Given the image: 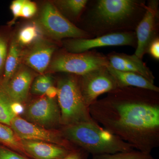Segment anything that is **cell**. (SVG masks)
<instances>
[{
    "instance_id": "cell-31",
    "label": "cell",
    "mask_w": 159,
    "mask_h": 159,
    "mask_svg": "<svg viewBox=\"0 0 159 159\" xmlns=\"http://www.w3.org/2000/svg\"><path fill=\"white\" fill-rule=\"evenodd\" d=\"M57 89L56 87L52 85L49 87L46 91L45 95L46 97L51 99H55L57 97Z\"/></svg>"
},
{
    "instance_id": "cell-23",
    "label": "cell",
    "mask_w": 159,
    "mask_h": 159,
    "mask_svg": "<svg viewBox=\"0 0 159 159\" xmlns=\"http://www.w3.org/2000/svg\"><path fill=\"white\" fill-rule=\"evenodd\" d=\"M53 83L51 76L42 74L33 80L31 87V93L40 97L44 95L48 89L53 85Z\"/></svg>"
},
{
    "instance_id": "cell-21",
    "label": "cell",
    "mask_w": 159,
    "mask_h": 159,
    "mask_svg": "<svg viewBox=\"0 0 159 159\" xmlns=\"http://www.w3.org/2000/svg\"><path fill=\"white\" fill-rule=\"evenodd\" d=\"M88 3L87 0H62L57 2L60 8L70 16H79Z\"/></svg>"
},
{
    "instance_id": "cell-17",
    "label": "cell",
    "mask_w": 159,
    "mask_h": 159,
    "mask_svg": "<svg viewBox=\"0 0 159 159\" xmlns=\"http://www.w3.org/2000/svg\"><path fill=\"white\" fill-rule=\"evenodd\" d=\"M21 54L19 44L16 41L12 40L9 47L3 77L0 80L3 85L9 81L18 69Z\"/></svg>"
},
{
    "instance_id": "cell-30",
    "label": "cell",
    "mask_w": 159,
    "mask_h": 159,
    "mask_svg": "<svg viewBox=\"0 0 159 159\" xmlns=\"http://www.w3.org/2000/svg\"><path fill=\"white\" fill-rule=\"evenodd\" d=\"M11 110L15 116H21L25 111V105L20 102L13 101L11 103Z\"/></svg>"
},
{
    "instance_id": "cell-8",
    "label": "cell",
    "mask_w": 159,
    "mask_h": 159,
    "mask_svg": "<svg viewBox=\"0 0 159 159\" xmlns=\"http://www.w3.org/2000/svg\"><path fill=\"white\" fill-rule=\"evenodd\" d=\"M64 45L67 52L80 54L95 48L108 46L136 48L137 38L135 31L116 32L92 38L71 39L64 42Z\"/></svg>"
},
{
    "instance_id": "cell-20",
    "label": "cell",
    "mask_w": 159,
    "mask_h": 159,
    "mask_svg": "<svg viewBox=\"0 0 159 159\" xmlns=\"http://www.w3.org/2000/svg\"><path fill=\"white\" fill-rule=\"evenodd\" d=\"M13 101L0 81V122L9 126L11 120L16 117L11 110V103Z\"/></svg>"
},
{
    "instance_id": "cell-2",
    "label": "cell",
    "mask_w": 159,
    "mask_h": 159,
    "mask_svg": "<svg viewBox=\"0 0 159 159\" xmlns=\"http://www.w3.org/2000/svg\"><path fill=\"white\" fill-rule=\"evenodd\" d=\"M89 7L87 33L93 37L134 31L145 14V1L98 0Z\"/></svg>"
},
{
    "instance_id": "cell-22",
    "label": "cell",
    "mask_w": 159,
    "mask_h": 159,
    "mask_svg": "<svg viewBox=\"0 0 159 159\" xmlns=\"http://www.w3.org/2000/svg\"><path fill=\"white\" fill-rule=\"evenodd\" d=\"M92 159H155L151 153L134 150L126 152L93 156Z\"/></svg>"
},
{
    "instance_id": "cell-11",
    "label": "cell",
    "mask_w": 159,
    "mask_h": 159,
    "mask_svg": "<svg viewBox=\"0 0 159 159\" xmlns=\"http://www.w3.org/2000/svg\"><path fill=\"white\" fill-rule=\"evenodd\" d=\"M159 1L150 0L146 5V10L136 28L137 47L135 55L142 59L148 46L157 36L159 27Z\"/></svg>"
},
{
    "instance_id": "cell-10",
    "label": "cell",
    "mask_w": 159,
    "mask_h": 159,
    "mask_svg": "<svg viewBox=\"0 0 159 159\" xmlns=\"http://www.w3.org/2000/svg\"><path fill=\"white\" fill-rule=\"evenodd\" d=\"M10 127L20 140L53 143L70 150L78 148L63 137L60 129H48L28 122L20 116L11 120Z\"/></svg>"
},
{
    "instance_id": "cell-16",
    "label": "cell",
    "mask_w": 159,
    "mask_h": 159,
    "mask_svg": "<svg viewBox=\"0 0 159 159\" xmlns=\"http://www.w3.org/2000/svg\"><path fill=\"white\" fill-rule=\"evenodd\" d=\"M109 72L116 80L118 88L134 87L159 92V88L140 74L118 70L107 66Z\"/></svg>"
},
{
    "instance_id": "cell-4",
    "label": "cell",
    "mask_w": 159,
    "mask_h": 159,
    "mask_svg": "<svg viewBox=\"0 0 159 159\" xmlns=\"http://www.w3.org/2000/svg\"><path fill=\"white\" fill-rule=\"evenodd\" d=\"M56 87L61 127L95 122L83 97L79 76L68 74L58 79Z\"/></svg>"
},
{
    "instance_id": "cell-5",
    "label": "cell",
    "mask_w": 159,
    "mask_h": 159,
    "mask_svg": "<svg viewBox=\"0 0 159 159\" xmlns=\"http://www.w3.org/2000/svg\"><path fill=\"white\" fill-rule=\"evenodd\" d=\"M109 65L107 56L97 51L80 54L67 53L58 55L51 62L50 70L80 76L89 72Z\"/></svg>"
},
{
    "instance_id": "cell-25",
    "label": "cell",
    "mask_w": 159,
    "mask_h": 159,
    "mask_svg": "<svg viewBox=\"0 0 159 159\" xmlns=\"http://www.w3.org/2000/svg\"><path fill=\"white\" fill-rule=\"evenodd\" d=\"M0 159H32L0 145Z\"/></svg>"
},
{
    "instance_id": "cell-7",
    "label": "cell",
    "mask_w": 159,
    "mask_h": 159,
    "mask_svg": "<svg viewBox=\"0 0 159 159\" xmlns=\"http://www.w3.org/2000/svg\"><path fill=\"white\" fill-rule=\"evenodd\" d=\"M21 117L28 122L48 129H59L61 127L57 100L45 95L26 103Z\"/></svg>"
},
{
    "instance_id": "cell-9",
    "label": "cell",
    "mask_w": 159,
    "mask_h": 159,
    "mask_svg": "<svg viewBox=\"0 0 159 159\" xmlns=\"http://www.w3.org/2000/svg\"><path fill=\"white\" fill-rule=\"evenodd\" d=\"M107 66L79 76L80 91L86 105L89 107L97 101L100 95L108 93L119 88Z\"/></svg>"
},
{
    "instance_id": "cell-3",
    "label": "cell",
    "mask_w": 159,
    "mask_h": 159,
    "mask_svg": "<svg viewBox=\"0 0 159 159\" xmlns=\"http://www.w3.org/2000/svg\"><path fill=\"white\" fill-rule=\"evenodd\" d=\"M63 137L93 156L126 152L134 150L130 144L113 134L96 122L63 126Z\"/></svg>"
},
{
    "instance_id": "cell-13",
    "label": "cell",
    "mask_w": 159,
    "mask_h": 159,
    "mask_svg": "<svg viewBox=\"0 0 159 159\" xmlns=\"http://www.w3.org/2000/svg\"><path fill=\"white\" fill-rule=\"evenodd\" d=\"M107 57L109 66L112 68L118 70L137 73L154 84L155 77L152 72L142 59L134 54L129 55L113 52L108 54Z\"/></svg>"
},
{
    "instance_id": "cell-26",
    "label": "cell",
    "mask_w": 159,
    "mask_h": 159,
    "mask_svg": "<svg viewBox=\"0 0 159 159\" xmlns=\"http://www.w3.org/2000/svg\"><path fill=\"white\" fill-rule=\"evenodd\" d=\"M37 8L35 3L30 1L25 0L20 17L30 18L33 17L37 11Z\"/></svg>"
},
{
    "instance_id": "cell-1",
    "label": "cell",
    "mask_w": 159,
    "mask_h": 159,
    "mask_svg": "<svg viewBox=\"0 0 159 159\" xmlns=\"http://www.w3.org/2000/svg\"><path fill=\"white\" fill-rule=\"evenodd\" d=\"M102 128L146 153L159 146V92L118 88L89 107Z\"/></svg>"
},
{
    "instance_id": "cell-19",
    "label": "cell",
    "mask_w": 159,
    "mask_h": 159,
    "mask_svg": "<svg viewBox=\"0 0 159 159\" xmlns=\"http://www.w3.org/2000/svg\"><path fill=\"white\" fill-rule=\"evenodd\" d=\"M41 27L35 23H30L24 26L19 32L18 43L22 46H31L42 39Z\"/></svg>"
},
{
    "instance_id": "cell-14",
    "label": "cell",
    "mask_w": 159,
    "mask_h": 159,
    "mask_svg": "<svg viewBox=\"0 0 159 159\" xmlns=\"http://www.w3.org/2000/svg\"><path fill=\"white\" fill-rule=\"evenodd\" d=\"M34 78V74L30 70L25 66L20 67L6 84H2L13 101L25 105Z\"/></svg>"
},
{
    "instance_id": "cell-27",
    "label": "cell",
    "mask_w": 159,
    "mask_h": 159,
    "mask_svg": "<svg viewBox=\"0 0 159 159\" xmlns=\"http://www.w3.org/2000/svg\"><path fill=\"white\" fill-rule=\"evenodd\" d=\"M24 2L25 0H15L11 2L10 8L13 15V20L9 23L10 25L14 24L18 18L20 17V16L21 11Z\"/></svg>"
},
{
    "instance_id": "cell-15",
    "label": "cell",
    "mask_w": 159,
    "mask_h": 159,
    "mask_svg": "<svg viewBox=\"0 0 159 159\" xmlns=\"http://www.w3.org/2000/svg\"><path fill=\"white\" fill-rule=\"evenodd\" d=\"M24 150L32 159H61L71 151L65 147L49 142L21 140Z\"/></svg>"
},
{
    "instance_id": "cell-18",
    "label": "cell",
    "mask_w": 159,
    "mask_h": 159,
    "mask_svg": "<svg viewBox=\"0 0 159 159\" xmlns=\"http://www.w3.org/2000/svg\"><path fill=\"white\" fill-rule=\"evenodd\" d=\"M0 145L28 157L21 143V140L10 126L0 122ZM30 158V157H29Z\"/></svg>"
},
{
    "instance_id": "cell-28",
    "label": "cell",
    "mask_w": 159,
    "mask_h": 159,
    "mask_svg": "<svg viewBox=\"0 0 159 159\" xmlns=\"http://www.w3.org/2000/svg\"><path fill=\"white\" fill-rule=\"evenodd\" d=\"M89 155L88 152L78 148L71 151L67 155L61 159H89Z\"/></svg>"
},
{
    "instance_id": "cell-6",
    "label": "cell",
    "mask_w": 159,
    "mask_h": 159,
    "mask_svg": "<svg viewBox=\"0 0 159 159\" xmlns=\"http://www.w3.org/2000/svg\"><path fill=\"white\" fill-rule=\"evenodd\" d=\"M40 26L56 39L92 38L91 35L71 22L50 3L45 5L40 18Z\"/></svg>"
},
{
    "instance_id": "cell-24",
    "label": "cell",
    "mask_w": 159,
    "mask_h": 159,
    "mask_svg": "<svg viewBox=\"0 0 159 159\" xmlns=\"http://www.w3.org/2000/svg\"><path fill=\"white\" fill-rule=\"evenodd\" d=\"M4 29H0V80L4 74L8 50V37Z\"/></svg>"
},
{
    "instance_id": "cell-29",
    "label": "cell",
    "mask_w": 159,
    "mask_h": 159,
    "mask_svg": "<svg viewBox=\"0 0 159 159\" xmlns=\"http://www.w3.org/2000/svg\"><path fill=\"white\" fill-rule=\"evenodd\" d=\"M147 53H149L154 59L159 60V38L157 37L153 40L150 44L147 51Z\"/></svg>"
},
{
    "instance_id": "cell-12",
    "label": "cell",
    "mask_w": 159,
    "mask_h": 159,
    "mask_svg": "<svg viewBox=\"0 0 159 159\" xmlns=\"http://www.w3.org/2000/svg\"><path fill=\"white\" fill-rule=\"evenodd\" d=\"M55 49L54 44L42 39L21 54V58L26 65L43 74L50 65Z\"/></svg>"
}]
</instances>
